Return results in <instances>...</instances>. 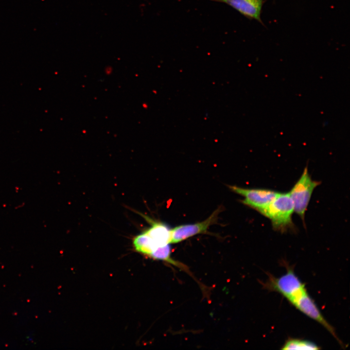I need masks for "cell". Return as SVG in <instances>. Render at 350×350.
I'll use <instances>...</instances> for the list:
<instances>
[{
  "mask_svg": "<svg viewBox=\"0 0 350 350\" xmlns=\"http://www.w3.org/2000/svg\"><path fill=\"white\" fill-rule=\"evenodd\" d=\"M294 205L289 192L280 193L260 213L269 218L274 229L284 232L292 228Z\"/></svg>",
  "mask_w": 350,
  "mask_h": 350,
  "instance_id": "obj_1",
  "label": "cell"
},
{
  "mask_svg": "<svg viewBox=\"0 0 350 350\" xmlns=\"http://www.w3.org/2000/svg\"><path fill=\"white\" fill-rule=\"evenodd\" d=\"M320 182L313 180L305 167L299 179L289 192L294 205V211L303 221L314 189Z\"/></svg>",
  "mask_w": 350,
  "mask_h": 350,
  "instance_id": "obj_2",
  "label": "cell"
},
{
  "mask_svg": "<svg viewBox=\"0 0 350 350\" xmlns=\"http://www.w3.org/2000/svg\"><path fill=\"white\" fill-rule=\"evenodd\" d=\"M268 276L264 287L269 291L280 293L289 301L306 290L304 284L291 268H288L286 273L279 278Z\"/></svg>",
  "mask_w": 350,
  "mask_h": 350,
  "instance_id": "obj_3",
  "label": "cell"
},
{
  "mask_svg": "<svg viewBox=\"0 0 350 350\" xmlns=\"http://www.w3.org/2000/svg\"><path fill=\"white\" fill-rule=\"evenodd\" d=\"M230 189L244 197L242 203L260 212L278 196L280 192L270 190L247 189L232 186Z\"/></svg>",
  "mask_w": 350,
  "mask_h": 350,
  "instance_id": "obj_4",
  "label": "cell"
},
{
  "mask_svg": "<svg viewBox=\"0 0 350 350\" xmlns=\"http://www.w3.org/2000/svg\"><path fill=\"white\" fill-rule=\"evenodd\" d=\"M289 302L303 314L323 326L340 344H342L338 338L333 328L323 317L307 290L303 291Z\"/></svg>",
  "mask_w": 350,
  "mask_h": 350,
  "instance_id": "obj_5",
  "label": "cell"
},
{
  "mask_svg": "<svg viewBox=\"0 0 350 350\" xmlns=\"http://www.w3.org/2000/svg\"><path fill=\"white\" fill-rule=\"evenodd\" d=\"M220 211V210L218 209L202 222L180 225L171 229L170 244L177 243L194 235L205 233L217 221Z\"/></svg>",
  "mask_w": 350,
  "mask_h": 350,
  "instance_id": "obj_6",
  "label": "cell"
},
{
  "mask_svg": "<svg viewBox=\"0 0 350 350\" xmlns=\"http://www.w3.org/2000/svg\"><path fill=\"white\" fill-rule=\"evenodd\" d=\"M225 3L250 19H255L263 24L261 18L264 0H210Z\"/></svg>",
  "mask_w": 350,
  "mask_h": 350,
  "instance_id": "obj_7",
  "label": "cell"
},
{
  "mask_svg": "<svg viewBox=\"0 0 350 350\" xmlns=\"http://www.w3.org/2000/svg\"><path fill=\"white\" fill-rule=\"evenodd\" d=\"M142 216L151 224L143 232L149 237L154 250L159 246L170 244L171 229L162 223L154 221L145 215Z\"/></svg>",
  "mask_w": 350,
  "mask_h": 350,
  "instance_id": "obj_8",
  "label": "cell"
},
{
  "mask_svg": "<svg viewBox=\"0 0 350 350\" xmlns=\"http://www.w3.org/2000/svg\"><path fill=\"white\" fill-rule=\"evenodd\" d=\"M282 350H318L319 347L315 343L308 340L290 338L288 339L281 348Z\"/></svg>",
  "mask_w": 350,
  "mask_h": 350,
  "instance_id": "obj_9",
  "label": "cell"
},
{
  "mask_svg": "<svg viewBox=\"0 0 350 350\" xmlns=\"http://www.w3.org/2000/svg\"><path fill=\"white\" fill-rule=\"evenodd\" d=\"M171 248L170 244L157 247L149 256L150 257L158 260L166 261L173 265L182 268V264L171 258Z\"/></svg>",
  "mask_w": 350,
  "mask_h": 350,
  "instance_id": "obj_10",
  "label": "cell"
}]
</instances>
